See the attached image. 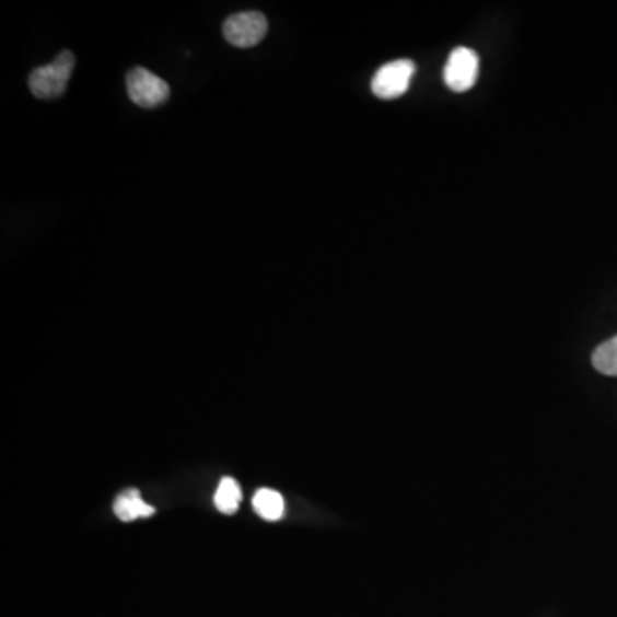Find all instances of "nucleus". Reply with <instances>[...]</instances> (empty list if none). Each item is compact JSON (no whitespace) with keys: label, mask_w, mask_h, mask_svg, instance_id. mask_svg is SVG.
Instances as JSON below:
<instances>
[{"label":"nucleus","mask_w":617,"mask_h":617,"mask_svg":"<svg viewBox=\"0 0 617 617\" xmlns=\"http://www.w3.org/2000/svg\"><path fill=\"white\" fill-rule=\"evenodd\" d=\"M416 74V63L400 59L384 63L372 78V93L377 98L393 100L407 93L411 78Z\"/></svg>","instance_id":"7ed1b4c3"},{"label":"nucleus","mask_w":617,"mask_h":617,"mask_svg":"<svg viewBox=\"0 0 617 617\" xmlns=\"http://www.w3.org/2000/svg\"><path fill=\"white\" fill-rule=\"evenodd\" d=\"M127 95L138 107H160L171 96V86L144 68L132 69L127 74Z\"/></svg>","instance_id":"f03ea898"},{"label":"nucleus","mask_w":617,"mask_h":617,"mask_svg":"<svg viewBox=\"0 0 617 617\" xmlns=\"http://www.w3.org/2000/svg\"><path fill=\"white\" fill-rule=\"evenodd\" d=\"M592 364L602 374L617 377V335L595 349Z\"/></svg>","instance_id":"1a4fd4ad"},{"label":"nucleus","mask_w":617,"mask_h":617,"mask_svg":"<svg viewBox=\"0 0 617 617\" xmlns=\"http://www.w3.org/2000/svg\"><path fill=\"white\" fill-rule=\"evenodd\" d=\"M75 57L72 51H60L57 59L48 66L35 69L30 75V90L40 100L59 98L66 93L72 71H74Z\"/></svg>","instance_id":"f257e3e1"},{"label":"nucleus","mask_w":617,"mask_h":617,"mask_svg":"<svg viewBox=\"0 0 617 617\" xmlns=\"http://www.w3.org/2000/svg\"><path fill=\"white\" fill-rule=\"evenodd\" d=\"M253 508L266 522H277L286 513V501L280 492L263 487L254 494Z\"/></svg>","instance_id":"0eeeda50"},{"label":"nucleus","mask_w":617,"mask_h":617,"mask_svg":"<svg viewBox=\"0 0 617 617\" xmlns=\"http://www.w3.org/2000/svg\"><path fill=\"white\" fill-rule=\"evenodd\" d=\"M241 486L232 477H223L214 494V507L220 513L234 514L241 507Z\"/></svg>","instance_id":"6e6552de"},{"label":"nucleus","mask_w":617,"mask_h":617,"mask_svg":"<svg viewBox=\"0 0 617 617\" xmlns=\"http://www.w3.org/2000/svg\"><path fill=\"white\" fill-rule=\"evenodd\" d=\"M479 78V56L472 48L456 47L444 66V83L452 92H468Z\"/></svg>","instance_id":"20e7f679"},{"label":"nucleus","mask_w":617,"mask_h":617,"mask_svg":"<svg viewBox=\"0 0 617 617\" xmlns=\"http://www.w3.org/2000/svg\"><path fill=\"white\" fill-rule=\"evenodd\" d=\"M114 511L117 519L123 520V522H132L136 519H148L154 513V508L144 503L138 489L132 487L115 499Z\"/></svg>","instance_id":"423d86ee"},{"label":"nucleus","mask_w":617,"mask_h":617,"mask_svg":"<svg viewBox=\"0 0 617 617\" xmlns=\"http://www.w3.org/2000/svg\"><path fill=\"white\" fill-rule=\"evenodd\" d=\"M268 33V20L261 12H241L230 16L223 24V36L229 44L238 48H249L265 38Z\"/></svg>","instance_id":"39448f33"}]
</instances>
